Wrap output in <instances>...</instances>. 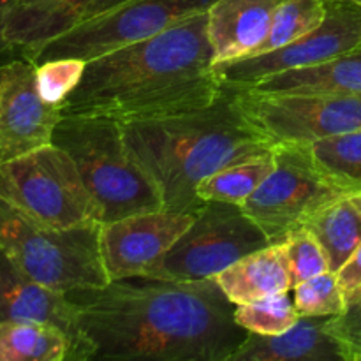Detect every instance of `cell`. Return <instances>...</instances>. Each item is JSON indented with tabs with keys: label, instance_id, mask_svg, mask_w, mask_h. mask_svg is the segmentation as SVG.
<instances>
[{
	"label": "cell",
	"instance_id": "cell-14",
	"mask_svg": "<svg viewBox=\"0 0 361 361\" xmlns=\"http://www.w3.org/2000/svg\"><path fill=\"white\" fill-rule=\"evenodd\" d=\"M7 321L51 324L69 338V361H88L73 300L28 277L0 247V323Z\"/></svg>",
	"mask_w": 361,
	"mask_h": 361
},
{
	"label": "cell",
	"instance_id": "cell-23",
	"mask_svg": "<svg viewBox=\"0 0 361 361\" xmlns=\"http://www.w3.org/2000/svg\"><path fill=\"white\" fill-rule=\"evenodd\" d=\"M274 168L275 150L264 157L231 164L204 178L197 185V196L203 201H228L242 204L247 197L252 196V192H256Z\"/></svg>",
	"mask_w": 361,
	"mask_h": 361
},
{
	"label": "cell",
	"instance_id": "cell-10",
	"mask_svg": "<svg viewBox=\"0 0 361 361\" xmlns=\"http://www.w3.org/2000/svg\"><path fill=\"white\" fill-rule=\"evenodd\" d=\"M344 194L335 189L314 166L309 148L298 145L275 147V168L242 203L271 243L305 224L317 210Z\"/></svg>",
	"mask_w": 361,
	"mask_h": 361
},
{
	"label": "cell",
	"instance_id": "cell-13",
	"mask_svg": "<svg viewBox=\"0 0 361 361\" xmlns=\"http://www.w3.org/2000/svg\"><path fill=\"white\" fill-rule=\"evenodd\" d=\"M196 212L161 208L101 224V256L109 281L143 275L187 231Z\"/></svg>",
	"mask_w": 361,
	"mask_h": 361
},
{
	"label": "cell",
	"instance_id": "cell-7",
	"mask_svg": "<svg viewBox=\"0 0 361 361\" xmlns=\"http://www.w3.org/2000/svg\"><path fill=\"white\" fill-rule=\"evenodd\" d=\"M271 245L267 233L247 215L242 204L204 201L192 224L143 275L171 281H204Z\"/></svg>",
	"mask_w": 361,
	"mask_h": 361
},
{
	"label": "cell",
	"instance_id": "cell-8",
	"mask_svg": "<svg viewBox=\"0 0 361 361\" xmlns=\"http://www.w3.org/2000/svg\"><path fill=\"white\" fill-rule=\"evenodd\" d=\"M226 87L243 118L274 147H309L323 137L361 129V95H310L259 92L240 85Z\"/></svg>",
	"mask_w": 361,
	"mask_h": 361
},
{
	"label": "cell",
	"instance_id": "cell-16",
	"mask_svg": "<svg viewBox=\"0 0 361 361\" xmlns=\"http://www.w3.org/2000/svg\"><path fill=\"white\" fill-rule=\"evenodd\" d=\"M281 0H215L208 13V39L215 63L250 55L268 35Z\"/></svg>",
	"mask_w": 361,
	"mask_h": 361
},
{
	"label": "cell",
	"instance_id": "cell-22",
	"mask_svg": "<svg viewBox=\"0 0 361 361\" xmlns=\"http://www.w3.org/2000/svg\"><path fill=\"white\" fill-rule=\"evenodd\" d=\"M0 361H69V338L42 323H0Z\"/></svg>",
	"mask_w": 361,
	"mask_h": 361
},
{
	"label": "cell",
	"instance_id": "cell-18",
	"mask_svg": "<svg viewBox=\"0 0 361 361\" xmlns=\"http://www.w3.org/2000/svg\"><path fill=\"white\" fill-rule=\"evenodd\" d=\"M249 87L259 92L310 95H361V49L312 66L282 71Z\"/></svg>",
	"mask_w": 361,
	"mask_h": 361
},
{
	"label": "cell",
	"instance_id": "cell-2",
	"mask_svg": "<svg viewBox=\"0 0 361 361\" xmlns=\"http://www.w3.org/2000/svg\"><path fill=\"white\" fill-rule=\"evenodd\" d=\"M214 66L203 11L87 62L80 83L63 99V113L134 120L201 108L224 90Z\"/></svg>",
	"mask_w": 361,
	"mask_h": 361
},
{
	"label": "cell",
	"instance_id": "cell-33",
	"mask_svg": "<svg viewBox=\"0 0 361 361\" xmlns=\"http://www.w3.org/2000/svg\"><path fill=\"white\" fill-rule=\"evenodd\" d=\"M353 201H355L356 204H358V208L361 210V192H358V194H353Z\"/></svg>",
	"mask_w": 361,
	"mask_h": 361
},
{
	"label": "cell",
	"instance_id": "cell-20",
	"mask_svg": "<svg viewBox=\"0 0 361 361\" xmlns=\"http://www.w3.org/2000/svg\"><path fill=\"white\" fill-rule=\"evenodd\" d=\"M303 226L321 243L334 274L348 263L361 243V210L351 196L328 203Z\"/></svg>",
	"mask_w": 361,
	"mask_h": 361
},
{
	"label": "cell",
	"instance_id": "cell-32",
	"mask_svg": "<svg viewBox=\"0 0 361 361\" xmlns=\"http://www.w3.org/2000/svg\"><path fill=\"white\" fill-rule=\"evenodd\" d=\"M7 208H9V204L6 203V201L2 200V197H0V219H2V215H4V212L7 210Z\"/></svg>",
	"mask_w": 361,
	"mask_h": 361
},
{
	"label": "cell",
	"instance_id": "cell-27",
	"mask_svg": "<svg viewBox=\"0 0 361 361\" xmlns=\"http://www.w3.org/2000/svg\"><path fill=\"white\" fill-rule=\"evenodd\" d=\"M281 245L284 247L286 257H288L293 288L300 282L316 277V275L330 271L326 252L305 226H300L288 233Z\"/></svg>",
	"mask_w": 361,
	"mask_h": 361
},
{
	"label": "cell",
	"instance_id": "cell-28",
	"mask_svg": "<svg viewBox=\"0 0 361 361\" xmlns=\"http://www.w3.org/2000/svg\"><path fill=\"white\" fill-rule=\"evenodd\" d=\"M87 62L76 59H55L35 63L37 87L48 102H60L74 90L81 80Z\"/></svg>",
	"mask_w": 361,
	"mask_h": 361
},
{
	"label": "cell",
	"instance_id": "cell-1",
	"mask_svg": "<svg viewBox=\"0 0 361 361\" xmlns=\"http://www.w3.org/2000/svg\"><path fill=\"white\" fill-rule=\"evenodd\" d=\"M67 296L88 361H233L249 335L215 279L136 275Z\"/></svg>",
	"mask_w": 361,
	"mask_h": 361
},
{
	"label": "cell",
	"instance_id": "cell-4",
	"mask_svg": "<svg viewBox=\"0 0 361 361\" xmlns=\"http://www.w3.org/2000/svg\"><path fill=\"white\" fill-rule=\"evenodd\" d=\"M53 145L69 154L102 208V222L164 208L157 185L136 164L115 116L63 113Z\"/></svg>",
	"mask_w": 361,
	"mask_h": 361
},
{
	"label": "cell",
	"instance_id": "cell-29",
	"mask_svg": "<svg viewBox=\"0 0 361 361\" xmlns=\"http://www.w3.org/2000/svg\"><path fill=\"white\" fill-rule=\"evenodd\" d=\"M328 330L344 361H361V286L345 298L344 312L330 317Z\"/></svg>",
	"mask_w": 361,
	"mask_h": 361
},
{
	"label": "cell",
	"instance_id": "cell-3",
	"mask_svg": "<svg viewBox=\"0 0 361 361\" xmlns=\"http://www.w3.org/2000/svg\"><path fill=\"white\" fill-rule=\"evenodd\" d=\"M136 164L157 185L164 208L197 212V185L238 162L274 154L275 147L240 113L224 85L214 102L150 118L120 120Z\"/></svg>",
	"mask_w": 361,
	"mask_h": 361
},
{
	"label": "cell",
	"instance_id": "cell-12",
	"mask_svg": "<svg viewBox=\"0 0 361 361\" xmlns=\"http://www.w3.org/2000/svg\"><path fill=\"white\" fill-rule=\"evenodd\" d=\"M62 116V104L39 92L34 62L16 59L0 67V164L53 145Z\"/></svg>",
	"mask_w": 361,
	"mask_h": 361
},
{
	"label": "cell",
	"instance_id": "cell-6",
	"mask_svg": "<svg viewBox=\"0 0 361 361\" xmlns=\"http://www.w3.org/2000/svg\"><path fill=\"white\" fill-rule=\"evenodd\" d=\"M0 197L44 228L66 229L102 222V208L67 152L56 145L0 164Z\"/></svg>",
	"mask_w": 361,
	"mask_h": 361
},
{
	"label": "cell",
	"instance_id": "cell-21",
	"mask_svg": "<svg viewBox=\"0 0 361 361\" xmlns=\"http://www.w3.org/2000/svg\"><path fill=\"white\" fill-rule=\"evenodd\" d=\"M317 171L344 196L361 192V129L334 134L309 145Z\"/></svg>",
	"mask_w": 361,
	"mask_h": 361
},
{
	"label": "cell",
	"instance_id": "cell-15",
	"mask_svg": "<svg viewBox=\"0 0 361 361\" xmlns=\"http://www.w3.org/2000/svg\"><path fill=\"white\" fill-rule=\"evenodd\" d=\"M126 0H9L6 35L21 59L34 62L48 42Z\"/></svg>",
	"mask_w": 361,
	"mask_h": 361
},
{
	"label": "cell",
	"instance_id": "cell-17",
	"mask_svg": "<svg viewBox=\"0 0 361 361\" xmlns=\"http://www.w3.org/2000/svg\"><path fill=\"white\" fill-rule=\"evenodd\" d=\"M331 316H300L279 335L249 331L233 361H344L337 341L328 330Z\"/></svg>",
	"mask_w": 361,
	"mask_h": 361
},
{
	"label": "cell",
	"instance_id": "cell-30",
	"mask_svg": "<svg viewBox=\"0 0 361 361\" xmlns=\"http://www.w3.org/2000/svg\"><path fill=\"white\" fill-rule=\"evenodd\" d=\"M337 277H338V282H341L345 298H348L355 289L360 288L361 286V243L358 245V249L353 252V256L349 257L348 263L337 271Z\"/></svg>",
	"mask_w": 361,
	"mask_h": 361
},
{
	"label": "cell",
	"instance_id": "cell-25",
	"mask_svg": "<svg viewBox=\"0 0 361 361\" xmlns=\"http://www.w3.org/2000/svg\"><path fill=\"white\" fill-rule=\"evenodd\" d=\"M300 314L288 293L264 296L242 303L235 309V321L247 331L259 335H279L298 321Z\"/></svg>",
	"mask_w": 361,
	"mask_h": 361
},
{
	"label": "cell",
	"instance_id": "cell-19",
	"mask_svg": "<svg viewBox=\"0 0 361 361\" xmlns=\"http://www.w3.org/2000/svg\"><path fill=\"white\" fill-rule=\"evenodd\" d=\"M215 281L235 305L293 289L288 257L281 243L247 254L219 274Z\"/></svg>",
	"mask_w": 361,
	"mask_h": 361
},
{
	"label": "cell",
	"instance_id": "cell-24",
	"mask_svg": "<svg viewBox=\"0 0 361 361\" xmlns=\"http://www.w3.org/2000/svg\"><path fill=\"white\" fill-rule=\"evenodd\" d=\"M324 14L326 0H281L275 9L270 32L250 55L274 51L303 37L319 27Z\"/></svg>",
	"mask_w": 361,
	"mask_h": 361
},
{
	"label": "cell",
	"instance_id": "cell-11",
	"mask_svg": "<svg viewBox=\"0 0 361 361\" xmlns=\"http://www.w3.org/2000/svg\"><path fill=\"white\" fill-rule=\"evenodd\" d=\"M361 49V7L349 0H326V14L317 28L274 51L215 63L226 85H250L282 71L298 69Z\"/></svg>",
	"mask_w": 361,
	"mask_h": 361
},
{
	"label": "cell",
	"instance_id": "cell-34",
	"mask_svg": "<svg viewBox=\"0 0 361 361\" xmlns=\"http://www.w3.org/2000/svg\"><path fill=\"white\" fill-rule=\"evenodd\" d=\"M349 2L356 4V6H358V7H361V0H349Z\"/></svg>",
	"mask_w": 361,
	"mask_h": 361
},
{
	"label": "cell",
	"instance_id": "cell-31",
	"mask_svg": "<svg viewBox=\"0 0 361 361\" xmlns=\"http://www.w3.org/2000/svg\"><path fill=\"white\" fill-rule=\"evenodd\" d=\"M9 0H0V67L13 60L21 59V53L14 48L6 35V9Z\"/></svg>",
	"mask_w": 361,
	"mask_h": 361
},
{
	"label": "cell",
	"instance_id": "cell-26",
	"mask_svg": "<svg viewBox=\"0 0 361 361\" xmlns=\"http://www.w3.org/2000/svg\"><path fill=\"white\" fill-rule=\"evenodd\" d=\"M295 305L300 316H338L345 309V295L337 274L324 271L296 284Z\"/></svg>",
	"mask_w": 361,
	"mask_h": 361
},
{
	"label": "cell",
	"instance_id": "cell-9",
	"mask_svg": "<svg viewBox=\"0 0 361 361\" xmlns=\"http://www.w3.org/2000/svg\"><path fill=\"white\" fill-rule=\"evenodd\" d=\"M215 0H126L48 42L39 62L76 59L83 62L161 34L185 18L203 13Z\"/></svg>",
	"mask_w": 361,
	"mask_h": 361
},
{
	"label": "cell",
	"instance_id": "cell-5",
	"mask_svg": "<svg viewBox=\"0 0 361 361\" xmlns=\"http://www.w3.org/2000/svg\"><path fill=\"white\" fill-rule=\"evenodd\" d=\"M101 224L44 228L9 204L0 219V247L28 277L53 291L97 289L109 282L101 256Z\"/></svg>",
	"mask_w": 361,
	"mask_h": 361
}]
</instances>
